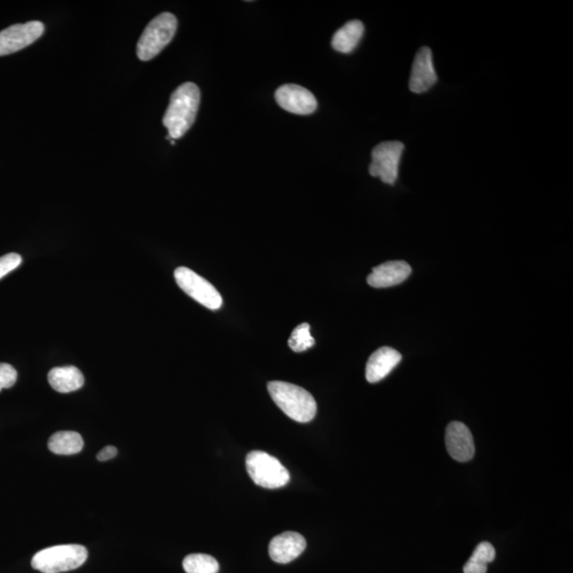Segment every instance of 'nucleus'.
Wrapping results in <instances>:
<instances>
[{"label": "nucleus", "instance_id": "f257e3e1", "mask_svg": "<svg viewBox=\"0 0 573 573\" xmlns=\"http://www.w3.org/2000/svg\"><path fill=\"white\" fill-rule=\"evenodd\" d=\"M201 94L191 82L179 86L172 92L163 123L168 130L167 139H179L193 127L198 114Z\"/></svg>", "mask_w": 573, "mask_h": 573}, {"label": "nucleus", "instance_id": "f03ea898", "mask_svg": "<svg viewBox=\"0 0 573 573\" xmlns=\"http://www.w3.org/2000/svg\"><path fill=\"white\" fill-rule=\"evenodd\" d=\"M272 400L287 417L298 423H309L316 414V402L313 395L303 387L283 381L267 384Z\"/></svg>", "mask_w": 573, "mask_h": 573}, {"label": "nucleus", "instance_id": "7ed1b4c3", "mask_svg": "<svg viewBox=\"0 0 573 573\" xmlns=\"http://www.w3.org/2000/svg\"><path fill=\"white\" fill-rule=\"evenodd\" d=\"M89 553L81 545H61L37 553L31 565L43 573H61L79 569L85 563Z\"/></svg>", "mask_w": 573, "mask_h": 573}, {"label": "nucleus", "instance_id": "20e7f679", "mask_svg": "<svg viewBox=\"0 0 573 573\" xmlns=\"http://www.w3.org/2000/svg\"><path fill=\"white\" fill-rule=\"evenodd\" d=\"M178 28V20L171 13H162L146 27L138 44V57L141 61L155 58L172 41Z\"/></svg>", "mask_w": 573, "mask_h": 573}, {"label": "nucleus", "instance_id": "39448f33", "mask_svg": "<svg viewBox=\"0 0 573 573\" xmlns=\"http://www.w3.org/2000/svg\"><path fill=\"white\" fill-rule=\"evenodd\" d=\"M245 464L251 479L261 488L281 489L290 480L287 468L276 458L265 451L250 452Z\"/></svg>", "mask_w": 573, "mask_h": 573}, {"label": "nucleus", "instance_id": "423d86ee", "mask_svg": "<svg viewBox=\"0 0 573 573\" xmlns=\"http://www.w3.org/2000/svg\"><path fill=\"white\" fill-rule=\"evenodd\" d=\"M174 278L179 288L196 302L211 310L219 309L222 298L217 289L205 278L196 275L187 267H179L174 271Z\"/></svg>", "mask_w": 573, "mask_h": 573}, {"label": "nucleus", "instance_id": "0eeeda50", "mask_svg": "<svg viewBox=\"0 0 573 573\" xmlns=\"http://www.w3.org/2000/svg\"><path fill=\"white\" fill-rule=\"evenodd\" d=\"M403 149L405 146L401 141H385L376 146L369 168L370 176L379 178L386 184H394Z\"/></svg>", "mask_w": 573, "mask_h": 573}, {"label": "nucleus", "instance_id": "6e6552de", "mask_svg": "<svg viewBox=\"0 0 573 573\" xmlns=\"http://www.w3.org/2000/svg\"><path fill=\"white\" fill-rule=\"evenodd\" d=\"M45 27L41 21H29L8 27L0 31V57L18 52L40 38Z\"/></svg>", "mask_w": 573, "mask_h": 573}, {"label": "nucleus", "instance_id": "1a4fd4ad", "mask_svg": "<svg viewBox=\"0 0 573 573\" xmlns=\"http://www.w3.org/2000/svg\"><path fill=\"white\" fill-rule=\"evenodd\" d=\"M275 99L283 110L297 115L313 114L318 107L315 97L305 87L286 84L275 92Z\"/></svg>", "mask_w": 573, "mask_h": 573}, {"label": "nucleus", "instance_id": "9d476101", "mask_svg": "<svg viewBox=\"0 0 573 573\" xmlns=\"http://www.w3.org/2000/svg\"><path fill=\"white\" fill-rule=\"evenodd\" d=\"M445 441L447 451L456 461L468 462L474 458V438L466 424L452 422L447 426Z\"/></svg>", "mask_w": 573, "mask_h": 573}, {"label": "nucleus", "instance_id": "9b49d317", "mask_svg": "<svg viewBox=\"0 0 573 573\" xmlns=\"http://www.w3.org/2000/svg\"><path fill=\"white\" fill-rule=\"evenodd\" d=\"M436 81L438 76L434 69L433 52L428 47L420 48L414 58L409 87L416 94H423L429 91Z\"/></svg>", "mask_w": 573, "mask_h": 573}, {"label": "nucleus", "instance_id": "f8f14e48", "mask_svg": "<svg viewBox=\"0 0 573 573\" xmlns=\"http://www.w3.org/2000/svg\"><path fill=\"white\" fill-rule=\"evenodd\" d=\"M306 549V539L297 532H283L269 545L270 558L278 564H288L298 558Z\"/></svg>", "mask_w": 573, "mask_h": 573}, {"label": "nucleus", "instance_id": "ddd939ff", "mask_svg": "<svg viewBox=\"0 0 573 573\" xmlns=\"http://www.w3.org/2000/svg\"><path fill=\"white\" fill-rule=\"evenodd\" d=\"M411 272V267L406 261H387L374 267L368 276V283L374 288H389L405 282Z\"/></svg>", "mask_w": 573, "mask_h": 573}, {"label": "nucleus", "instance_id": "4468645a", "mask_svg": "<svg viewBox=\"0 0 573 573\" xmlns=\"http://www.w3.org/2000/svg\"><path fill=\"white\" fill-rule=\"evenodd\" d=\"M402 362V354L396 349L381 347L370 357L365 378L370 384L385 379Z\"/></svg>", "mask_w": 573, "mask_h": 573}, {"label": "nucleus", "instance_id": "2eb2a0df", "mask_svg": "<svg viewBox=\"0 0 573 573\" xmlns=\"http://www.w3.org/2000/svg\"><path fill=\"white\" fill-rule=\"evenodd\" d=\"M49 384L60 393L80 390L84 385V376L76 367L54 368L48 374Z\"/></svg>", "mask_w": 573, "mask_h": 573}, {"label": "nucleus", "instance_id": "dca6fc26", "mask_svg": "<svg viewBox=\"0 0 573 573\" xmlns=\"http://www.w3.org/2000/svg\"><path fill=\"white\" fill-rule=\"evenodd\" d=\"M364 34L362 21L354 20L348 21L338 30L332 37L331 46L341 53H351L358 46Z\"/></svg>", "mask_w": 573, "mask_h": 573}, {"label": "nucleus", "instance_id": "f3484780", "mask_svg": "<svg viewBox=\"0 0 573 573\" xmlns=\"http://www.w3.org/2000/svg\"><path fill=\"white\" fill-rule=\"evenodd\" d=\"M84 439L75 431H59L49 439L48 447L53 454L73 456L84 450Z\"/></svg>", "mask_w": 573, "mask_h": 573}, {"label": "nucleus", "instance_id": "a211bd4d", "mask_svg": "<svg viewBox=\"0 0 573 573\" xmlns=\"http://www.w3.org/2000/svg\"><path fill=\"white\" fill-rule=\"evenodd\" d=\"M496 558V551L492 544L482 542L474 549L471 559L464 566V573H487L488 565Z\"/></svg>", "mask_w": 573, "mask_h": 573}, {"label": "nucleus", "instance_id": "6ab92c4d", "mask_svg": "<svg viewBox=\"0 0 573 573\" xmlns=\"http://www.w3.org/2000/svg\"><path fill=\"white\" fill-rule=\"evenodd\" d=\"M183 569L187 573H218L219 564L211 555L196 553L184 559Z\"/></svg>", "mask_w": 573, "mask_h": 573}, {"label": "nucleus", "instance_id": "aec40b11", "mask_svg": "<svg viewBox=\"0 0 573 573\" xmlns=\"http://www.w3.org/2000/svg\"><path fill=\"white\" fill-rule=\"evenodd\" d=\"M289 346L293 352L302 353L314 346V339L310 335V326L307 323L298 325L292 331L290 339L288 341Z\"/></svg>", "mask_w": 573, "mask_h": 573}, {"label": "nucleus", "instance_id": "412c9836", "mask_svg": "<svg viewBox=\"0 0 573 573\" xmlns=\"http://www.w3.org/2000/svg\"><path fill=\"white\" fill-rule=\"evenodd\" d=\"M16 380H18V372L12 365L0 363V392L13 386Z\"/></svg>", "mask_w": 573, "mask_h": 573}, {"label": "nucleus", "instance_id": "4be33fe9", "mask_svg": "<svg viewBox=\"0 0 573 573\" xmlns=\"http://www.w3.org/2000/svg\"><path fill=\"white\" fill-rule=\"evenodd\" d=\"M23 259L16 253H10L0 258V280L18 267Z\"/></svg>", "mask_w": 573, "mask_h": 573}, {"label": "nucleus", "instance_id": "5701e85b", "mask_svg": "<svg viewBox=\"0 0 573 573\" xmlns=\"http://www.w3.org/2000/svg\"><path fill=\"white\" fill-rule=\"evenodd\" d=\"M117 449L114 446H107L106 449H103L99 454L97 455L98 460L101 462L111 460V458L117 456Z\"/></svg>", "mask_w": 573, "mask_h": 573}]
</instances>
